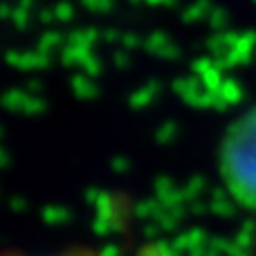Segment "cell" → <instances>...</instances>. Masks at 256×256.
I'll return each mask as SVG.
<instances>
[{
  "instance_id": "2",
  "label": "cell",
  "mask_w": 256,
  "mask_h": 256,
  "mask_svg": "<svg viewBox=\"0 0 256 256\" xmlns=\"http://www.w3.org/2000/svg\"><path fill=\"white\" fill-rule=\"evenodd\" d=\"M0 256H112L104 250L94 248H63V250H48V252H20V250H9V252H0Z\"/></svg>"
},
{
  "instance_id": "1",
  "label": "cell",
  "mask_w": 256,
  "mask_h": 256,
  "mask_svg": "<svg viewBox=\"0 0 256 256\" xmlns=\"http://www.w3.org/2000/svg\"><path fill=\"white\" fill-rule=\"evenodd\" d=\"M216 166L232 202L256 218V104L225 128L218 142Z\"/></svg>"
}]
</instances>
